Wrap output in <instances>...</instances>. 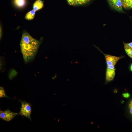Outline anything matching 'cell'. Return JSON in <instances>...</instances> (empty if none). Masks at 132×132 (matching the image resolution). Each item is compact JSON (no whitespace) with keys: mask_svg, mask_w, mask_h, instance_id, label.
Returning a JSON list of instances; mask_svg holds the SVG:
<instances>
[{"mask_svg":"<svg viewBox=\"0 0 132 132\" xmlns=\"http://www.w3.org/2000/svg\"><path fill=\"white\" fill-rule=\"evenodd\" d=\"M124 47H128L132 49V42L128 43H124Z\"/></svg>","mask_w":132,"mask_h":132,"instance_id":"14","label":"cell"},{"mask_svg":"<svg viewBox=\"0 0 132 132\" xmlns=\"http://www.w3.org/2000/svg\"><path fill=\"white\" fill-rule=\"evenodd\" d=\"M68 4L72 6L82 5L86 4L91 0H66Z\"/></svg>","mask_w":132,"mask_h":132,"instance_id":"6","label":"cell"},{"mask_svg":"<svg viewBox=\"0 0 132 132\" xmlns=\"http://www.w3.org/2000/svg\"><path fill=\"white\" fill-rule=\"evenodd\" d=\"M123 8L126 9H132V0H121Z\"/></svg>","mask_w":132,"mask_h":132,"instance_id":"8","label":"cell"},{"mask_svg":"<svg viewBox=\"0 0 132 132\" xmlns=\"http://www.w3.org/2000/svg\"><path fill=\"white\" fill-rule=\"evenodd\" d=\"M129 112L132 117V100L130 102L129 105Z\"/></svg>","mask_w":132,"mask_h":132,"instance_id":"13","label":"cell"},{"mask_svg":"<svg viewBox=\"0 0 132 132\" xmlns=\"http://www.w3.org/2000/svg\"><path fill=\"white\" fill-rule=\"evenodd\" d=\"M1 26L0 27V38H1V35H2V34H1Z\"/></svg>","mask_w":132,"mask_h":132,"instance_id":"16","label":"cell"},{"mask_svg":"<svg viewBox=\"0 0 132 132\" xmlns=\"http://www.w3.org/2000/svg\"><path fill=\"white\" fill-rule=\"evenodd\" d=\"M44 4L41 0H37L34 3L33 5V10L37 11L41 9L44 6Z\"/></svg>","mask_w":132,"mask_h":132,"instance_id":"7","label":"cell"},{"mask_svg":"<svg viewBox=\"0 0 132 132\" xmlns=\"http://www.w3.org/2000/svg\"><path fill=\"white\" fill-rule=\"evenodd\" d=\"M35 11L33 10L27 12L25 16V19L28 20H33L34 17Z\"/></svg>","mask_w":132,"mask_h":132,"instance_id":"9","label":"cell"},{"mask_svg":"<svg viewBox=\"0 0 132 132\" xmlns=\"http://www.w3.org/2000/svg\"><path fill=\"white\" fill-rule=\"evenodd\" d=\"M124 48L127 55L130 58H132V49L127 47H124Z\"/></svg>","mask_w":132,"mask_h":132,"instance_id":"11","label":"cell"},{"mask_svg":"<svg viewBox=\"0 0 132 132\" xmlns=\"http://www.w3.org/2000/svg\"><path fill=\"white\" fill-rule=\"evenodd\" d=\"M40 41L33 37L26 32L23 33L20 46L25 61L27 62L33 58L38 51Z\"/></svg>","mask_w":132,"mask_h":132,"instance_id":"1","label":"cell"},{"mask_svg":"<svg viewBox=\"0 0 132 132\" xmlns=\"http://www.w3.org/2000/svg\"><path fill=\"white\" fill-rule=\"evenodd\" d=\"M105 56L107 65L106 79L107 81H109L112 80L114 77L115 66L120 58L108 54H105Z\"/></svg>","mask_w":132,"mask_h":132,"instance_id":"2","label":"cell"},{"mask_svg":"<svg viewBox=\"0 0 132 132\" xmlns=\"http://www.w3.org/2000/svg\"><path fill=\"white\" fill-rule=\"evenodd\" d=\"M19 101L21 103V106L20 111L19 113V114L25 116L32 121L31 117L32 108L30 104L25 101L21 100Z\"/></svg>","mask_w":132,"mask_h":132,"instance_id":"3","label":"cell"},{"mask_svg":"<svg viewBox=\"0 0 132 132\" xmlns=\"http://www.w3.org/2000/svg\"><path fill=\"white\" fill-rule=\"evenodd\" d=\"M123 97L125 98H127L130 96V94L128 92L124 93L122 94Z\"/></svg>","mask_w":132,"mask_h":132,"instance_id":"15","label":"cell"},{"mask_svg":"<svg viewBox=\"0 0 132 132\" xmlns=\"http://www.w3.org/2000/svg\"><path fill=\"white\" fill-rule=\"evenodd\" d=\"M19 113L12 112L8 109L2 111L0 110V119L9 121H11Z\"/></svg>","mask_w":132,"mask_h":132,"instance_id":"4","label":"cell"},{"mask_svg":"<svg viewBox=\"0 0 132 132\" xmlns=\"http://www.w3.org/2000/svg\"><path fill=\"white\" fill-rule=\"evenodd\" d=\"M15 5L19 7H22L25 5L26 3L25 0H14Z\"/></svg>","mask_w":132,"mask_h":132,"instance_id":"10","label":"cell"},{"mask_svg":"<svg viewBox=\"0 0 132 132\" xmlns=\"http://www.w3.org/2000/svg\"><path fill=\"white\" fill-rule=\"evenodd\" d=\"M110 6L113 9L119 11H123L121 0H108Z\"/></svg>","mask_w":132,"mask_h":132,"instance_id":"5","label":"cell"},{"mask_svg":"<svg viewBox=\"0 0 132 132\" xmlns=\"http://www.w3.org/2000/svg\"><path fill=\"white\" fill-rule=\"evenodd\" d=\"M6 97L8 98H10L6 95L4 89L2 87H0V98Z\"/></svg>","mask_w":132,"mask_h":132,"instance_id":"12","label":"cell"},{"mask_svg":"<svg viewBox=\"0 0 132 132\" xmlns=\"http://www.w3.org/2000/svg\"><path fill=\"white\" fill-rule=\"evenodd\" d=\"M130 69L131 71L132 72V64L131 65Z\"/></svg>","mask_w":132,"mask_h":132,"instance_id":"17","label":"cell"}]
</instances>
